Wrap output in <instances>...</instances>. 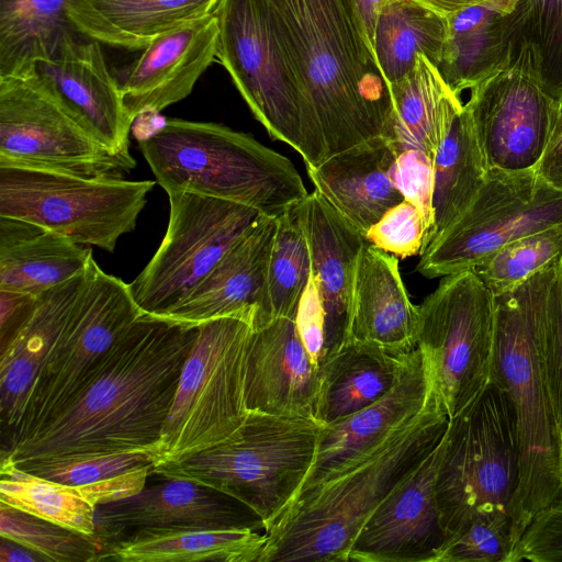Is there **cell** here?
<instances>
[{
  "label": "cell",
  "mask_w": 562,
  "mask_h": 562,
  "mask_svg": "<svg viewBox=\"0 0 562 562\" xmlns=\"http://www.w3.org/2000/svg\"><path fill=\"white\" fill-rule=\"evenodd\" d=\"M199 326L143 314L102 357L86 387L1 459L14 464L74 454L156 456Z\"/></svg>",
  "instance_id": "obj_1"
},
{
  "label": "cell",
  "mask_w": 562,
  "mask_h": 562,
  "mask_svg": "<svg viewBox=\"0 0 562 562\" xmlns=\"http://www.w3.org/2000/svg\"><path fill=\"white\" fill-rule=\"evenodd\" d=\"M326 158L382 135L391 99L353 0H266Z\"/></svg>",
  "instance_id": "obj_2"
},
{
  "label": "cell",
  "mask_w": 562,
  "mask_h": 562,
  "mask_svg": "<svg viewBox=\"0 0 562 562\" xmlns=\"http://www.w3.org/2000/svg\"><path fill=\"white\" fill-rule=\"evenodd\" d=\"M561 260L494 296L491 381L506 393L514 407L520 453L513 512L516 544L533 517L562 498V435L542 352L548 293Z\"/></svg>",
  "instance_id": "obj_3"
},
{
  "label": "cell",
  "mask_w": 562,
  "mask_h": 562,
  "mask_svg": "<svg viewBox=\"0 0 562 562\" xmlns=\"http://www.w3.org/2000/svg\"><path fill=\"white\" fill-rule=\"evenodd\" d=\"M448 425L449 416L432 389L416 419L359 463L295 497L265 531L260 562H348L367 519L435 450Z\"/></svg>",
  "instance_id": "obj_4"
},
{
  "label": "cell",
  "mask_w": 562,
  "mask_h": 562,
  "mask_svg": "<svg viewBox=\"0 0 562 562\" xmlns=\"http://www.w3.org/2000/svg\"><path fill=\"white\" fill-rule=\"evenodd\" d=\"M139 149L167 194L195 193L276 217L308 194L288 157L218 123L167 119Z\"/></svg>",
  "instance_id": "obj_5"
},
{
  "label": "cell",
  "mask_w": 562,
  "mask_h": 562,
  "mask_svg": "<svg viewBox=\"0 0 562 562\" xmlns=\"http://www.w3.org/2000/svg\"><path fill=\"white\" fill-rule=\"evenodd\" d=\"M321 425L310 419L248 412L228 440L153 473L225 493L251 508L265 531L291 505L313 463Z\"/></svg>",
  "instance_id": "obj_6"
},
{
  "label": "cell",
  "mask_w": 562,
  "mask_h": 562,
  "mask_svg": "<svg viewBox=\"0 0 562 562\" xmlns=\"http://www.w3.org/2000/svg\"><path fill=\"white\" fill-rule=\"evenodd\" d=\"M216 60L229 74L271 138L296 150L305 166L326 159L317 120L303 93L266 0H220Z\"/></svg>",
  "instance_id": "obj_7"
},
{
  "label": "cell",
  "mask_w": 562,
  "mask_h": 562,
  "mask_svg": "<svg viewBox=\"0 0 562 562\" xmlns=\"http://www.w3.org/2000/svg\"><path fill=\"white\" fill-rule=\"evenodd\" d=\"M519 459L514 407L491 381L449 418L436 476L446 540L476 518L503 515L513 519Z\"/></svg>",
  "instance_id": "obj_8"
},
{
  "label": "cell",
  "mask_w": 562,
  "mask_h": 562,
  "mask_svg": "<svg viewBox=\"0 0 562 562\" xmlns=\"http://www.w3.org/2000/svg\"><path fill=\"white\" fill-rule=\"evenodd\" d=\"M252 315H229L199 325L183 364L154 463L177 461L232 438L248 411L244 383Z\"/></svg>",
  "instance_id": "obj_9"
},
{
  "label": "cell",
  "mask_w": 562,
  "mask_h": 562,
  "mask_svg": "<svg viewBox=\"0 0 562 562\" xmlns=\"http://www.w3.org/2000/svg\"><path fill=\"white\" fill-rule=\"evenodd\" d=\"M144 312L130 283L89 260L68 321L1 452L55 418L90 382L104 353Z\"/></svg>",
  "instance_id": "obj_10"
},
{
  "label": "cell",
  "mask_w": 562,
  "mask_h": 562,
  "mask_svg": "<svg viewBox=\"0 0 562 562\" xmlns=\"http://www.w3.org/2000/svg\"><path fill=\"white\" fill-rule=\"evenodd\" d=\"M156 183L0 167V216L114 252L120 237L134 231Z\"/></svg>",
  "instance_id": "obj_11"
},
{
  "label": "cell",
  "mask_w": 562,
  "mask_h": 562,
  "mask_svg": "<svg viewBox=\"0 0 562 562\" xmlns=\"http://www.w3.org/2000/svg\"><path fill=\"white\" fill-rule=\"evenodd\" d=\"M417 346L449 418L491 383L495 297L472 270L443 277L418 305Z\"/></svg>",
  "instance_id": "obj_12"
},
{
  "label": "cell",
  "mask_w": 562,
  "mask_h": 562,
  "mask_svg": "<svg viewBox=\"0 0 562 562\" xmlns=\"http://www.w3.org/2000/svg\"><path fill=\"white\" fill-rule=\"evenodd\" d=\"M132 155L97 140L32 71L0 77V167L35 169L95 179H124Z\"/></svg>",
  "instance_id": "obj_13"
},
{
  "label": "cell",
  "mask_w": 562,
  "mask_h": 562,
  "mask_svg": "<svg viewBox=\"0 0 562 562\" xmlns=\"http://www.w3.org/2000/svg\"><path fill=\"white\" fill-rule=\"evenodd\" d=\"M463 104L487 169H536L562 104L544 89L537 49L522 33L513 52Z\"/></svg>",
  "instance_id": "obj_14"
},
{
  "label": "cell",
  "mask_w": 562,
  "mask_h": 562,
  "mask_svg": "<svg viewBox=\"0 0 562 562\" xmlns=\"http://www.w3.org/2000/svg\"><path fill=\"white\" fill-rule=\"evenodd\" d=\"M561 223L562 191L536 169H488L473 203L423 250L416 270L428 279L471 270L504 245Z\"/></svg>",
  "instance_id": "obj_15"
},
{
  "label": "cell",
  "mask_w": 562,
  "mask_h": 562,
  "mask_svg": "<svg viewBox=\"0 0 562 562\" xmlns=\"http://www.w3.org/2000/svg\"><path fill=\"white\" fill-rule=\"evenodd\" d=\"M169 222L157 251L130 283L144 314L166 315L206 278L262 213L235 202L171 192Z\"/></svg>",
  "instance_id": "obj_16"
},
{
  "label": "cell",
  "mask_w": 562,
  "mask_h": 562,
  "mask_svg": "<svg viewBox=\"0 0 562 562\" xmlns=\"http://www.w3.org/2000/svg\"><path fill=\"white\" fill-rule=\"evenodd\" d=\"M432 389L428 360L417 346L404 355L398 378L383 397L321 427L315 457L299 494L359 463L416 419L427 407Z\"/></svg>",
  "instance_id": "obj_17"
},
{
  "label": "cell",
  "mask_w": 562,
  "mask_h": 562,
  "mask_svg": "<svg viewBox=\"0 0 562 562\" xmlns=\"http://www.w3.org/2000/svg\"><path fill=\"white\" fill-rule=\"evenodd\" d=\"M443 440L370 515L351 544L348 562L437 561L446 541L436 496Z\"/></svg>",
  "instance_id": "obj_18"
},
{
  "label": "cell",
  "mask_w": 562,
  "mask_h": 562,
  "mask_svg": "<svg viewBox=\"0 0 562 562\" xmlns=\"http://www.w3.org/2000/svg\"><path fill=\"white\" fill-rule=\"evenodd\" d=\"M95 535L105 543L143 528L262 530V519L236 498L196 482L165 479L95 509Z\"/></svg>",
  "instance_id": "obj_19"
},
{
  "label": "cell",
  "mask_w": 562,
  "mask_h": 562,
  "mask_svg": "<svg viewBox=\"0 0 562 562\" xmlns=\"http://www.w3.org/2000/svg\"><path fill=\"white\" fill-rule=\"evenodd\" d=\"M218 36L217 19L211 13L153 37L119 82L130 116L159 113L188 97L216 59Z\"/></svg>",
  "instance_id": "obj_20"
},
{
  "label": "cell",
  "mask_w": 562,
  "mask_h": 562,
  "mask_svg": "<svg viewBox=\"0 0 562 562\" xmlns=\"http://www.w3.org/2000/svg\"><path fill=\"white\" fill-rule=\"evenodd\" d=\"M248 412L318 423L319 366L306 350L295 318L278 317L255 328L245 366Z\"/></svg>",
  "instance_id": "obj_21"
},
{
  "label": "cell",
  "mask_w": 562,
  "mask_h": 562,
  "mask_svg": "<svg viewBox=\"0 0 562 562\" xmlns=\"http://www.w3.org/2000/svg\"><path fill=\"white\" fill-rule=\"evenodd\" d=\"M276 229L277 217L261 214L188 297L158 316L193 326L229 315L255 316V328L271 322L268 270Z\"/></svg>",
  "instance_id": "obj_22"
},
{
  "label": "cell",
  "mask_w": 562,
  "mask_h": 562,
  "mask_svg": "<svg viewBox=\"0 0 562 562\" xmlns=\"http://www.w3.org/2000/svg\"><path fill=\"white\" fill-rule=\"evenodd\" d=\"M34 75L63 108L97 140L131 155L133 119L126 111L119 81L111 75L101 43L83 37L68 43L58 58L38 63Z\"/></svg>",
  "instance_id": "obj_23"
},
{
  "label": "cell",
  "mask_w": 562,
  "mask_h": 562,
  "mask_svg": "<svg viewBox=\"0 0 562 562\" xmlns=\"http://www.w3.org/2000/svg\"><path fill=\"white\" fill-rule=\"evenodd\" d=\"M297 209L325 312V358L349 340L357 268L367 239L317 190Z\"/></svg>",
  "instance_id": "obj_24"
},
{
  "label": "cell",
  "mask_w": 562,
  "mask_h": 562,
  "mask_svg": "<svg viewBox=\"0 0 562 562\" xmlns=\"http://www.w3.org/2000/svg\"><path fill=\"white\" fill-rule=\"evenodd\" d=\"M398 153L383 136L306 166L317 190L353 227L364 235L404 198L394 181Z\"/></svg>",
  "instance_id": "obj_25"
},
{
  "label": "cell",
  "mask_w": 562,
  "mask_h": 562,
  "mask_svg": "<svg viewBox=\"0 0 562 562\" xmlns=\"http://www.w3.org/2000/svg\"><path fill=\"white\" fill-rule=\"evenodd\" d=\"M418 306L403 283L398 259L367 240L357 268L349 340L402 355L417 347Z\"/></svg>",
  "instance_id": "obj_26"
},
{
  "label": "cell",
  "mask_w": 562,
  "mask_h": 562,
  "mask_svg": "<svg viewBox=\"0 0 562 562\" xmlns=\"http://www.w3.org/2000/svg\"><path fill=\"white\" fill-rule=\"evenodd\" d=\"M85 272L37 296L25 323L0 347V422L4 439L15 426L65 327Z\"/></svg>",
  "instance_id": "obj_27"
},
{
  "label": "cell",
  "mask_w": 562,
  "mask_h": 562,
  "mask_svg": "<svg viewBox=\"0 0 562 562\" xmlns=\"http://www.w3.org/2000/svg\"><path fill=\"white\" fill-rule=\"evenodd\" d=\"M527 1L473 5L447 16L448 38L438 67L460 97L494 72L524 33Z\"/></svg>",
  "instance_id": "obj_28"
},
{
  "label": "cell",
  "mask_w": 562,
  "mask_h": 562,
  "mask_svg": "<svg viewBox=\"0 0 562 562\" xmlns=\"http://www.w3.org/2000/svg\"><path fill=\"white\" fill-rule=\"evenodd\" d=\"M153 464L82 485H69L29 473L1 459L0 502L60 526L95 535V509L142 491Z\"/></svg>",
  "instance_id": "obj_29"
},
{
  "label": "cell",
  "mask_w": 562,
  "mask_h": 562,
  "mask_svg": "<svg viewBox=\"0 0 562 562\" xmlns=\"http://www.w3.org/2000/svg\"><path fill=\"white\" fill-rule=\"evenodd\" d=\"M389 93L391 106L381 136L398 155L416 149L434 159L463 108L460 97L424 55Z\"/></svg>",
  "instance_id": "obj_30"
},
{
  "label": "cell",
  "mask_w": 562,
  "mask_h": 562,
  "mask_svg": "<svg viewBox=\"0 0 562 562\" xmlns=\"http://www.w3.org/2000/svg\"><path fill=\"white\" fill-rule=\"evenodd\" d=\"M91 246L26 221L0 216V290L32 294L82 274Z\"/></svg>",
  "instance_id": "obj_31"
},
{
  "label": "cell",
  "mask_w": 562,
  "mask_h": 562,
  "mask_svg": "<svg viewBox=\"0 0 562 562\" xmlns=\"http://www.w3.org/2000/svg\"><path fill=\"white\" fill-rule=\"evenodd\" d=\"M266 542L249 528H143L105 543L99 561L260 562Z\"/></svg>",
  "instance_id": "obj_32"
},
{
  "label": "cell",
  "mask_w": 562,
  "mask_h": 562,
  "mask_svg": "<svg viewBox=\"0 0 562 562\" xmlns=\"http://www.w3.org/2000/svg\"><path fill=\"white\" fill-rule=\"evenodd\" d=\"M220 0H68L78 30L102 44L143 50L156 35L214 12Z\"/></svg>",
  "instance_id": "obj_33"
},
{
  "label": "cell",
  "mask_w": 562,
  "mask_h": 562,
  "mask_svg": "<svg viewBox=\"0 0 562 562\" xmlns=\"http://www.w3.org/2000/svg\"><path fill=\"white\" fill-rule=\"evenodd\" d=\"M405 353L348 341L325 357L319 362V425L336 423L383 397L395 384Z\"/></svg>",
  "instance_id": "obj_34"
},
{
  "label": "cell",
  "mask_w": 562,
  "mask_h": 562,
  "mask_svg": "<svg viewBox=\"0 0 562 562\" xmlns=\"http://www.w3.org/2000/svg\"><path fill=\"white\" fill-rule=\"evenodd\" d=\"M83 37L68 0H0V77L26 76Z\"/></svg>",
  "instance_id": "obj_35"
},
{
  "label": "cell",
  "mask_w": 562,
  "mask_h": 562,
  "mask_svg": "<svg viewBox=\"0 0 562 562\" xmlns=\"http://www.w3.org/2000/svg\"><path fill=\"white\" fill-rule=\"evenodd\" d=\"M447 38V18L419 0L384 2L375 22L372 53L387 89L411 71L419 55L438 68Z\"/></svg>",
  "instance_id": "obj_36"
},
{
  "label": "cell",
  "mask_w": 562,
  "mask_h": 562,
  "mask_svg": "<svg viewBox=\"0 0 562 562\" xmlns=\"http://www.w3.org/2000/svg\"><path fill=\"white\" fill-rule=\"evenodd\" d=\"M487 171L473 125L462 108L434 158L432 227L423 250L465 213L483 188Z\"/></svg>",
  "instance_id": "obj_37"
},
{
  "label": "cell",
  "mask_w": 562,
  "mask_h": 562,
  "mask_svg": "<svg viewBox=\"0 0 562 562\" xmlns=\"http://www.w3.org/2000/svg\"><path fill=\"white\" fill-rule=\"evenodd\" d=\"M297 204L277 217L268 270V296L272 319L295 318L300 300L312 276L311 250Z\"/></svg>",
  "instance_id": "obj_38"
},
{
  "label": "cell",
  "mask_w": 562,
  "mask_h": 562,
  "mask_svg": "<svg viewBox=\"0 0 562 562\" xmlns=\"http://www.w3.org/2000/svg\"><path fill=\"white\" fill-rule=\"evenodd\" d=\"M0 537L19 542L48 562H95L105 541L0 502Z\"/></svg>",
  "instance_id": "obj_39"
},
{
  "label": "cell",
  "mask_w": 562,
  "mask_h": 562,
  "mask_svg": "<svg viewBox=\"0 0 562 562\" xmlns=\"http://www.w3.org/2000/svg\"><path fill=\"white\" fill-rule=\"evenodd\" d=\"M562 259V223L517 238L471 269L497 296Z\"/></svg>",
  "instance_id": "obj_40"
},
{
  "label": "cell",
  "mask_w": 562,
  "mask_h": 562,
  "mask_svg": "<svg viewBox=\"0 0 562 562\" xmlns=\"http://www.w3.org/2000/svg\"><path fill=\"white\" fill-rule=\"evenodd\" d=\"M148 451L74 454L24 461L18 468L55 482L82 485L103 481L128 471L155 463Z\"/></svg>",
  "instance_id": "obj_41"
},
{
  "label": "cell",
  "mask_w": 562,
  "mask_h": 562,
  "mask_svg": "<svg viewBox=\"0 0 562 562\" xmlns=\"http://www.w3.org/2000/svg\"><path fill=\"white\" fill-rule=\"evenodd\" d=\"M515 547L510 517H481L447 539L436 562H509Z\"/></svg>",
  "instance_id": "obj_42"
},
{
  "label": "cell",
  "mask_w": 562,
  "mask_h": 562,
  "mask_svg": "<svg viewBox=\"0 0 562 562\" xmlns=\"http://www.w3.org/2000/svg\"><path fill=\"white\" fill-rule=\"evenodd\" d=\"M524 33L537 49L547 92L562 104V0H526Z\"/></svg>",
  "instance_id": "obj_43"
},
{
  "label": "cell",
  "mask_w": 562,
  "mask_h": 562,
  "mask_svg": "<svg viewBox=\"0 0 562 562\" xmlns=\"http://www.w3.org/2000/svg\"><path fill=\"white\" fill-rule=\"evenodd\" d=\"M427 226L423 215L406 200L390 209L366 234V239L402 259L420 255Z\"/></svg>",
  "instance_id": "obj_44"
},
{
  "label": "cell",
  "mask_w": 562,
  "mask_h": 562,
  "mask_svg": "<svg viewBox=\"0 0 562 562\" xmlns=\"http://www.w3.org/2000/svg\"><path fill=\"white\" fill-rule=\"evenodd\" d=\"M542 352L551 398L562 435V260L548 293L542 324Z\"/></svg>",
  "instance_id": "obj_45"
},
{
  "label": "cell",
  "mask_w": 562,
  "mask_h": 562,
  "mask_svg": "<svg viewBox=\"0 0 562 562\" xmlns=\"http://www.w3.org/2000/svg\"><path fill=\"white\" fill-rule=\"evenodd\" d=\"M562 562V498L529 522L509 562Z\"/></svg>",
  "instance_id": "obj_46"
},
{
  "label": "cell",
  "mask_w": 562,
  "mask_h": 562,
  "mask_svg": "<svg viewBox=\"0 0 562 562\" xmlns=\"http://www.w3.org/2000/svg\"><path fill=\"white\" fill-rule=\"evenodd\" d=\"M394 181L404 200L423 215L427 236L432 227L434 159L416 149L401 153L395 164Z\"/></svg>",
  "instance_id": "obj_47"
},
{
  "label": "cell",
  "mask_w": 562,
  "mask_h": 562,
  "mask_svg": "<svg viewBox=\"0 0 562 562\" xmlns=\"http://www.w3.org/2000/svg\"><path fill=\"white\" fill-rule=\"evenodd\" d=\"M295 324L306 350L319 366L324 358L325 312L313 276H311L300 300L295 314Z\"/></svg>",
  "instance_id": "obj_48"
},
{
  "label": "cell",
  "mask_w": 562,
  "mask_h": 562,
  "mask_svg": "<svg viewBox=\"0 0 562 562\" xmlns=\"http://www.w3.org/2000/svg\"><path fill=\"white\" fill-rule=\"evenodd\" d=\"M37 296L0 290V340H8L29 318Z\"/></svg>",
  "instance_id": "obj_49"
},
{
  "label": "cell",
  "mask_w": 562,
  "mask_h": 562,
  "mask_svg": "<svg viewBox=\"0 0 562 562\" xmlns=\"http://www.w3.org/2000/svg\"><path fill=\"white\" fill-rule=\"evenodd\" d=\"M536 172L550 187L562 191V108Z\"/></svg>",
  "instance_id": "obj_50"
},
{
  "label": "cell",
  "mask_w": 562,
  "mask_h": 562,
  "mask_svg": "<svg viewBox=\"0 0 562 562\" xmlns=\"http://www.w3.org/2000/svg\"><path fill=\"white\" fill-rule=\"evenodd\" d=\"M0 562H48V560L19 542L1 537Z\"/></svg>",
  "instance_id": "obj_51"
},
{
  "label": "cell",
  "mask_w": 562,
  "mask_h": 562,
  "mask_svg": "<svg viewBox=\"0 0 562 562\" xmlns=\"http://www.w3.org/2000/svg\"><path fill=\"white\" fill-rule=\"evenodd\" d=\"M358 9L367 40L372 52V40L375 27L376 18L381 7L387 0H353ZM373 54V53H372Z\"/></svg>",
  "instance_id": "obj_52"
},
{
  "label": "cell",
  "mask_w": 562,
  "mask_h": 562,
  "mask_svg": "<svg viewBox=\"0 0 562 562\" xmlns=\"http://www.w3.org/2000/svg\"><path fill=\"white\" fill-rule=\"evenodd\" d=\"M425 5L437 12L438 14L447 18L467 8L491 3V2H506L517 0H419Z\"/></svg>",
  "instance_id": "obj_53"
}]
</instances>
